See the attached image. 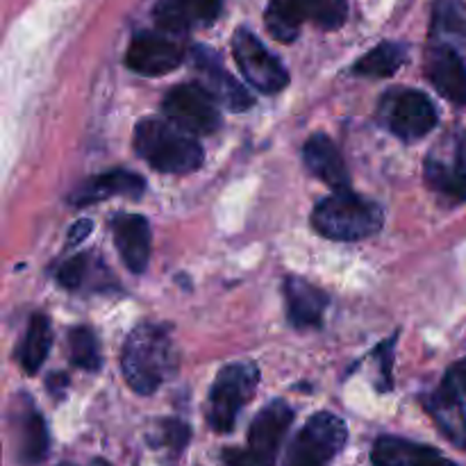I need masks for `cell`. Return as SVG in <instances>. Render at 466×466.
<instances>
[{"instance_id":"obj_24","label":"cell","mask_w":466,"mask_h":466,"mask_svg":"<svg viewBox=\"0 0 466 466\" xmlns=\"http://www.w3.org/2000/svg\"><path fill=\"white\" fill-rule=\"evenodd\" d=\"M408 62V48L394 41H382L371 53L364 55L353 66L355 76L364 77H390Z\"/></svg>"},{"instance_id":"obj_28","label":"cell","mask_w":466,"mask_h":466,"mask_svg":"<svg viewBox=\"0 0 466 466\" xmlns=\"http://www.w3.org/2000/svg\"><path fill=\"white\" fill-rule=\"evenodd\" d=\"M85 273H86V258L85 255H76L71 258L68 262H64L57 271V282L66 289H77L85 280Z\"/></svg>"},{"instance_id":"obj_5","label":"cell","mask_w":466,"mask_h":466,"mask_svg":"<svg viewBox=\"0 0 466 466\" xmlns=\"http://www.w3.org/2000/svg\"><path fill=\"white\" fill-rule=\"evenodd\" d=\"M258 380L259 371L253 362L228 364L218 371L212 391H209L208 408L209 426L214 431L226 435L235 428L237 417L258 390Z\"/></svg>"},{"instance_id":"obj_19","label":"cell","mask_w":466,"mask_h":466,"mask_svg":"<svg viewBox=\"0 0 466 466\" xmlns=\"http://www.w3.org/2000/svg\"><path fill=\"white\" fill-rule=\"evenodd\" d=\"M303 159L308 171L321 182H326L332 191H350L349 168H346L344 157L337 150V146L332 144L330 137H309L303 148Z\"/></svg>"},{"instance_id":"obj_9","label":"cell","mask_w":466,"mask_h":466,"mask_svg":"<svg viewBox=\"0 0 466 466\" xmlns=\"http://www.w3.org/2000/svg\"><path fill=\"white\" fill-rule=\"evenodd\" d=\"M232 50L246 80L262 94H278L289 82V73L282 66L280 59L268 53L267 46L250 30L241 27L232 36Z\"/></svg>"},{"instance_id":"obj_29","label":"cell","mask_w":466,"mask_h":466,"mask_svg":"<svg viewBox=\"0 0 466 466\" xmlns=\"http://www.w3.org/2000/svg\"><path fill=\"white\" fill-rule=\"evenodd\" d=\"M441 390H446L460 403L466 405V360H460L458 364L449 369L444 382H441Z\"/></svg>"},{"instance_id":"obj_27","label":"cell","mask_w":466,"mask_h":466,"mask_svg":"<svg viewBox=\"0 0 466 466\" xmlns=\"http://www.w3.org/2000/svg\"><path fill=\"white\" fill-rule=\"evenodd\" d=\"M159 441L173 453H180L189 441V428L182 421H162L159 423Z\"/></svg>"},{"instance_id":"obj_13","label":"cell","mask_w":466,"mask_h":466,"mask_svg":"<svg viewBox=\"0 0 466 466\" xmlns=\"http://www.w3.org/2000/svg\"><path fill=\"white\" fill-rule=\"evenodd\" d=\"M12 408V428L18 462L23 466L41 464L48 453V428H46L44 417L25 394L16 396Z\"/></svg>"},{"instance_id":"obj_4","label":"cell","mask_w":466,"mask_h":466,"mask_svg":"<svg viewBox=\"0 0 466 466\" xmlns=\"http://www.w3.org/2000/svg\"><path fill=\"white\" fill-rule=\"evenodd\" d=\"M349 16L346 0H271L264 23L273 39L291 44L299 39L303 21H312L323 30H337Z\"/></svg>"},{"instance_id":"obj_16","label":"cell","mask_w":466,"mask_h":466,"mask_svg":"<svg viewBox=\"0 0 466 466\" xmlns=\"http://www.w3.org/2000/svg\"><path fill=\"white\" fill-rule=\"evenodd\" d=\"M221 14V0H157L155 23L159 30L185 35L194 27L209 25Z\"/></svg>"},{"instance_id":"obj_10","label":"cell","mask_w":466,"mask_h":466,"mask_svg":"<svg viewBox=\"0 0 466 466\" xmlns=\"http://www.w3.org/2000/svg\"><path fill=\"white\" fill-rule=\"evenodd\" d=\"M426 180L432 191L453 203L466 200V139L460 132H451L428 155Z\"/></svg>"},{"instance_id":"obj_21","label":"cell","mask_w":466,"mask_h":466,"mask_svg":"<svg viewBox=\"0 0 466 466\" xmlns=\"http://www.w3.org/2000/svg\"><path fill=\"white\" fill-rule=\"evenodd\" d=\"M285 299L289 321L296 328H319L328 308V296L303 278H287Z\"/></svg>"},{"instance_id":"obj_31","label":"cell","mask_w":466,"mask_h":466,"mask_svg":"<svg viewBox=\"0 0 466 466\" xmlns=\"http://www.w3.org/2000/svg\"><path fill=\"white\" fill-rule=\"evenodd\" d=\"M91 230H94V223H91L89 218H82V221H77L76 226L71 228V232H68V246L82 244V241L86 239V235H91Z\"/></svg>"},{"instance_id":"obj_17","label":"cell","mask_w":466,"mask_h":466,"mask_svg":"<svg viewBox=\"0 0 466 466\" xmlns=\"http://www.w3.org/2000/svg\"><path fill=\"white\" fill-rule=\"evenodd\" d=\"M114 244L132 273H144L150 262V226L139 214H118L112 221Z\"/></svg>"},{"instance_id":"obj_22","label":"cell","mask_w":466,"mask_h":466,"mask_svg":"<svg viewBox=\"0 0 466 466\" xmlns=\"http://www.w3.org/2000/svg\"><path fill=\"white\" fill-rule=\"evenodd\" d=\"M423 408L431 414L432 421L437 423L446 440L458 449L466 451V414L464 405L446 390H437L423 399Z\"/></svg>"},{"instance_id":"obj_14","label":"cell","mask_w":466,"mask_h":466,"mask_svg":"<svg viewBox=\"0 0 466 466\" xmlns=\"http://www.w3.org/2000/svg\"><path fill=\"white\" fill-rule=\"evenodd\" d=\"M426 76L446 100L466 105V64L458 50L431 41L426 50Z\"/></svg>"},{"instance_id":"obj_7","label":"cell","mask_w":466,"mask_h":466,"mask_svg":"<svg viewBox=\"0 0 466 466\" xmlns=\"http://www.w3.org/2000/svg\"><path fill=\"white\" fill-rule=\"evenodd\" d=\"M164 116L180 130L194 135H212L221 126L217 98L203 85H177L164 96Z\"/></svg>"},{"instance_id":"obj_20","label":"cell","mask_w":466,"mask_h":466,"mask_svg":"<svg viewBox=\"0 0 466 466\" xmlns=\"http://www.w3.org/2000/svg\"><path fill=\"white\" fill-rule=\"evenodd\" d=\"M371 462L373 466H458L432 446L400 437H380L371 451Z\"/></svg>"},{"instance_id":"obj_6","label":"cell","mask_w":466,"mask_h":466,"mask_svg":"<svg viewBox=\"0 0 466 466\" xmlns=\"http://www.w3.org/2000/svg\"><path fill=\"white\" fill-rule=\"evenodd\" d=\"M349 440L346 423L330 412H319L291 441L285 466H328Z\"/></svg>"},{"instance_id":"obj_11","label":"cell","mask_w":466,"mask_h":466,"mask_svg":"<svg viewBox=\"0 0 466 466\" xmlns=\"http://www.w3.org/2000/svg\"><path fill=\"white\" fill-rule=\"evenodd\" d=\"M185 48L171 32H139L126 53V64L139 76H164L180 66Z\"/></svg>"},{"instance_id":"obj_12","label":"cell","mask_w":466,"mask_h":466,"mask_svg":"<svg viewBox=\"0 0 466 466\" xmlns=\"http://www.w3.org/2000/svg\"><path fill=\"white\" fill-rule=\"evenodd\" d=\"M294 421V410L282 400L267 405L255 417L248 432V453L258 466H273L280 453L282 440Z\"/></svg>"},{"instance_id":"obj_1","label":"cell","mask_w":466,"mask_h":466,"mask_svg":"<svg viewBox=\"0 0 466 466\" xmlns=\"http://www.w3.org/2000/svg\"><path fill=\"white\" fill-rule=\"evenodd\" d=\"M123 376L137 394H155L177 369V353L164 326L141 323L127 335L121 358Z\"/></svg>"},{"instance_id":"obj_32","label":"cell","mask_w":466,"mask_h":466,"mask_svg":"<svg viewBox=\"0 0 466 466\" xmlns=\"http://www.w3.org/2000/svg\"><path fill=\"white\" fill-rule=\"evenodd\" d=\"M91 466H109V464L105 462V460H94V462H91Z\"/></svg>"},{"instance_id":"obj_15","label":"cell","mask_w":466,"mask_h":466,"mask_svg":"<svg viewBox=\"0 0 466 466\" xmlns=\"http://www.w3.org/2000/svg\"><path fill=\"white\" fill-rule=\"evenodd\" d=\"M194 64L203 71L205 76V89L217 98V103H221L223 107H228L230 112H246V109L253 105V96L226 71V66L221 64V59L217 57V53L205 46H196L194 48Z\"/></svg>"},{"instance_id":"obj_18","label":"cell","mask_w":466,"mask_h":466,"mask_svg":"<svg viewBox=\"0 0 466 466\" xmlns=\"http://www.w3.org/2000/svg\"><path fill=\"white\" fill-rule=\"evenodd\" d=\"M146 191L144 177L137 176L132 171H107L100 173V176L89 177V180L82 182L77 189L71 191V203L77 208H85V205L100 203L105 198H112V196H127V198H139Z\"/></svg>"},{"instance_id":"obj_26","label":"cell","mask_w":466,"mask_h":466,"mask_svg":"<svg viewBox=\"0 0 466 466\" xmlns=\"http://www.w3.org/2000/svg\"><path fill=\"white\" fill-rule=\"evenodd\" d=\"M68 346H71L73 364L85 371H96L100 367V349L94 330L86 326L73 328L68 335Z\"/></svg>"},{"instance_id":"obj_8","label":"cell","mask_w":466,"mask_h":466,"mask_svg":"<svg viewBox=\"0 0 466 466\" xmlns=\"http://www.w3.org/2000/svg\"><path fill=\"white\" fill-rule=\"evenodd\" d=\"M380 116L385 126L405 141L421 139L440 121L432 100L417 89L390 91L380 103Z\"/></svg>"},{"instance_id":"obj_33","label":"cell","mask_w":466,"mask_h":466,"mask_svg":"<svg viewBox=\"0 0 466 466\" xmlns=\"http://www.w3.org/2000/svg\"><path fill=\"white\" fill-rule=\"evenodd\" d=\"M59 466H76V464H68V462H64V464H59Z\"/></svg>"},{"instance_id":"obj_3","label":"cell","mask_w":466,"mask_h":466,"mask_svg":"<svg viewBox=\"0 0 466 466\" xmlns=\"http://www.w3.org/2000/svg\"><path fill=\"white\" fill-rule=\"evenodd\" d=\"M312 226L326 239L358 241L385 226V214L373 200L353 191H335L314 208Z\"/></svg>"},{"instance_id":"obj_2","label":"cell","mask_w":466,"mask_h":466,"mask_svg":"<svg viewBox=\"0 0 466 466\" xmlns=\"http://www.w3.org/2000/svg\"><path fill=\"white\" fill-rule=\"evenodd\" d=\"M135 150L155 171L171 176L198 171L205 159L198 141L168 118H144L137 123Z\"/></svg>"},{"instance_id":"obj_23","label":"cell","mask_w":466,"mask_h":466,"mask_svg":"<svg viewBox=\"0 0 466 466\" xmlns=\"http://www.w3.org/2000/svg\"><path fill=\"white\" fill-rule=\"evenodd\" d=\"M432 41L451 48L466 46V5L464 0H435L432 9Z\"/></svg>"},{"instance_id":"obj_25","label":"cell","mask_w":466,"mask_h":466,"mask_svg":"<svg viewBox=\"0 0 466 466\" xmlns=\"http://www.w3.org/2000/svg\"><path fill=\"white\" fill-rule=\"evenodd\" d=\"M50 344H53V330H50L48 317L35 314L30 319V328H27V335L21 346V367L25 369V373L39 371L46 355H48Z\"/></svg>"},{"instance_id":"obj_30","label":"cell","mask_w":466,"mask_h":466,"mask_svg":"<svg viewBox=\"0 0 466 466\" xmlns=\"http://www.w3.org/2000/svg\"><path fill=\"white\" fill-rule=\"evenodd\" d=\"M223 464L226 466H258L255 464V460L250 458L248 451H241V449L223 451Z\"/></svg>"}]
</instances>
